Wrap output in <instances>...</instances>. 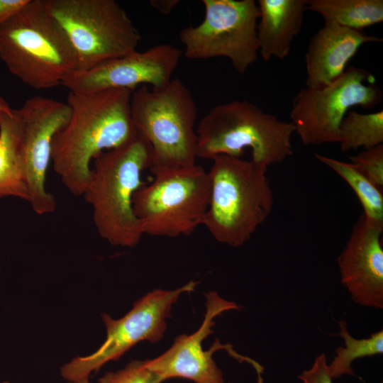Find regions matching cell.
<instances>
[{"instance_id":"obj_1","label":"cell","mask_w":383,"mask_h":383,"mask_svg":"<svg viewBox=\"0 0 383 383\" xmlns=\"http://www.w3.org/2000/svg\"><path fill=\"white\" fill-rule=\"evenodd\" d=\"M132 93L120 88L88 94L69 92L70 116L53 138L51 161L73 195H83L91 178L92 160L138 135L131 112Z\"/></svg>"},{"instance_id":"obj_2","label":"cell","mask_w":383,"mask_h":383,"mask_svg":"<svg viewBox=\"0 0 383 383\" xmlns=\"http://www.w3.org/2000/svg\"><path fill=\"white\" fill-rule=\"evenodd\" d=\"M83 194L91 206L99 235L111 245L133 248L143 233L135 216L133 197L144 183L143 170L150 167V144L138 135L119 148L101 152Z\"/></svg>"},{"instance_id":"obj_3","label":"cell","mask_w":383,"mask_h":383,"mask_svg":"<svg viewBox=\"0 0 383 383\" xmlns=\"http://www.w3.org/2000/svg\"><path fill=\"white\" fill-rule=\"evenodd\" d=\"M212 160L210 201L202 225L218 243L238 247L251 238L272 210L268 167L226 155Z\"/></svg>"},{"instance_id":"obj_4","label":"cell","mask_w":383,"mask_h":383,"mask_svg":"<svg viewBox=\"0 0 383 383\" xmlns=\"http://www.w3.org/2000/svg\"><path fill=\"white\" fill-rule=\"evenodd\" d=\"M0 58L13 75L38 90L61 85L78 69L70 42L43 0H29L0 24Z\"/></svg>"},{"instance_id":"obj_5","label":"cell","mask_w":383,"mask_h":383,"mask_svg":"<svg viewBox=\"0 0 383 383\" xmlns=\"http://www.w3.org/2000/svg\"><path fill=\"white\" fill-rule=\"evenodd\" d=\"M131 112L137 133L151 147L152 173L196 165L197 108L181 79L172 78L160 87L135 89Z\"/></svg>"},{"instance_id":"obj_6","label":"cell","mask_w":383,"mask_h":383,"mask_svg":"<svg viewBox=\"0 0 383 383\" xmlns=\"http://www.w3.org/2000/svg\"><path fill=\"white\" fill-rule=\"evenodd\" d=\"M196 132V157H241L250 148L252 161L269 167L293 155L294 125L247 100L214 106L199 121Z\"/></svg>"},{"instance_id":"obj_7","label":"cell","mask_w":383,"mask_h":383,"mask_svg":"<svg viewBox=\"0 0 383 383\" xmlns=\"http://www.w3.org/2000/svg\"><path fill=\"white\" fill-rule=\"evenodd\" d=\"M85 70L137 50L141 35L114 0H43Z\"/></svg>"},{"instance_id":"obj_8","label":"cell","mask_w":383,"mask_h":383,"mask_svg":"<svg viewBox=\"0 0 383 383\" xmlns=\"http://www.w3.org/2000/svg\"><path fill=\"white\" fill-rule=\"evenodd\" d=\"M152 174L153 181L142 185L133 197V211L143 235H189L203 224L208 210L209 172L194 165Z\"/></svg>"},{"instance_id":"obj_9","label":"cell","mask_w":383,"mask_h":383,"mask_svg":"<svg viewBox=\"0 0 383 383\" xmlns=\"http://www.w3.org/2000/svg\"><path fill=\"white\" fill-rule=\"evenodd\" d=\"M382 97L372 74L349 67L324 87L301 89L293 99L290 122L304 145L339 143V127L349 109L374 108Z\"/></svg>"},{"instance_id":"obj_10","label":"cell","mask_w":383,"mask_h":383,"mask_svg":"<svg viewBox=\"0 0 383 383\" xmlns=\"http://www.w3.org/2000/svg\"><path fill=\"white\" fill-rule=\"evenodd\" d=\"M202 3L203 21L179 32L184 56L189 60L226 57L237 72L244 74L259 54L257 4L254 0H203Z\"/></svg>"},{"instance_id":"obj_11","label":"cell","mask_w":383,"mask_h":383,"mask_svg":"<svg viewBox=\"0 0 383 383\" xmlns=\"http://www.w3.org/2000/svg\"><path fill=\"white\" fill-rule=\"evenodd\" d=\"M198 283L190 281L174 290L155 289L137 300L122 318L113 319L101 315L106 328V338L92 354L77 357L60 369L62 377L69 382L88 378L104 364L118 360L138 343H156L164 337L166 319L171 316L172 304L182 293L192 292Z\"/></svg>"},{"instance_id":"obj_12","label":"cell","mask_w":383,"mask_h":383,"mask_svg":"<svg viewBox=\"0 0 383 383\" xmlns=\"http://www.w3.org/2000/svg\"><path fill=\"white\" fill-rule=\"evenodd\" d=\"M23 123L22 158L29 194V204L38 215L53 212L56 201L47 191L45 179L51 161L55 134L68 122L70 108L67 103L35 96L18 109Z\"/></svg>"},{"instance_id":"obj_13","label":"cell","mask_w":383,"mask_h":383,"mask_svg":"<svg viewBox=\"0 0 383 383\" xmlns=\"http://www.w3.org/2000/svg\"><path fill=\"white\" fill-rule=\"evenodd\" d=\"M183 52L171 44H160L137 50L85 70H74L64 78L61 86L70 91L88 94L120 88L134 91L140 85L160 87L168 83Z\"/></svg>"},{"instance_id":"obj_14","label":"cell","mask_w":383,"mask_h":383,"mask_svg":"<svg viewBox=\"0 0 383 383\" xmlns=\"http://www.w3.org/2000/svg\"><path fill=\"white\" fill-rule=\"evenodd\" d=\"M206 313L199 329L191 335H178L172 346L160 356L145 360L146 366L165 381L174 377L184 378L195 383H225L223 373L213 359V354L225 349L234 358L245 361L255 369L260 364L235 352L230 345H223L216 339L210 349H203V341L213 331L214 318L222 313L238 310L239 306L226 300L216 292L206 294Z\"/></svg>"},{"instance_id":"obj_15","label":"cell","mask_w":383,"mask_h":383,"mask_svg":"<svg viewBox=\"0 0 383 383\" xmlns=\"http://www.w3.org/2000/svg\"><path fill=\"white\" fill-rule=\"evenodd\" d=\"M383 226L363 213L338 258L340 282L361 306L383 308Z\"/></svg>"},{"instance_id":"obj_16","label":"cell","mask_w":383,"mask_h":383,"mask_svg":"<svg viewBox=\"0 0 383 383\" xmlns=\"http://www.w3.org/2000/svg\"><path fill=\"white\" fill-rule=\"evenodd\" d=\"M382 41V38L362 30L324 23L311 38L305 54L306 87L318 89L330 84L345 72L363 44Z\"/></svg>"},{"instance_id":"obj_17","label":"cell","mask_w":383,"mask_h":383,"mask_svg":"<svg viewBox=\"0 0 383 383\" xmlns=\"http://www.w3.org/2000/svg\"><path fill=\"white\" fill-rule=\"evenodd\" d=\"M308 0H259L258 51L265 62L287 57L299 33Z\"/></svg>"},{"instance_id":"obj_18","label":"cell","mask_w":383,"mask_h":383,"mask_svg":"<svg viewBox=\"0 0 383 383\" xmlns=\"http://www.w3.org/2000/svg\"><path fill=\"white\" fill-rule=\"evenodd\" d=\"M22 135L19 109L0 112V199L12 196L28 202Z\"/></svg>"},{"instance_id":"obj_19","label":"cell","mask_w":383,"mask_h":383,"mask_svg":"<svg viewBox=\"0 0 383 383\" xmlns=\"http://www.w3.org/2000/svg\"><path fill=\"white\" fill-rule=\"evenodd\" d=\"M307 9L324 23L358 30L383 21L382 0H308Z\"/></svg>"},{"instance_id":"obj_20","label":"cell","mask_w":383,"mask_h":383,"mask_svg":"<svg viewBox=\"0 0 383 383\" xmlns=\"http://www.w3.org/2000/svg\"><path fill=\"white\" fill-rule=\"evenodd\" d=\"M315 157L326 165L352 188L357 196L363 214L368 218L383 226V195L382 190L370 181L351 162H345L318 153Z\"/></svg>"},{"instance_id":"obj_21","label":"cell","mask_w":383,"mask_h":383,"mask_svg":"<svg viewBox=\"0 0 383 383\" xmlns=\"http://www.w3.org/2000/svg\"><path fill=\"white\" fill-rule=\"evenodd\" d=\"M341 151L374 148L383 143V111L360 113L348 111L339 127Z\"/></svg>"},{"instance_id":"obj_22","label":"cell","mask_w":383,"mask_h":383,"mask_svg":"<svg viewBox=\"0 0 383 383\" xmlns=\"http://www.w3.org/2000/svg\"><path fill=\"white\" fill-rule=\"evenodd\" d=\"M338 325V335L343 338L345 346L338 347L335 355L331 363H328V372L333 380L343 375L355 376L352 363L355 360L383 353L382 329L367 338L357 339L349 333L345 321H340Z\"/></svg>"},{"instance_id":"obj_23","label":"cell","mask_w":383,"mask_h":383,"mask_svg":"<svg viewBox=\"0 0 383 383\" xmlns=\"http://www.w3.org/2000/svg\"><path fill=\"white\" fill-rule=\"evenodd\" d=\"M162 378L150 370L145 360H134L123 369L106 373L99 383H162Z\"/></svg>"},{"instance_id":"obj_24","label":"cell","mask_w":383,"mask_h":383,"mask_svg":"<svg viewBox=\"0 0 383 383\" xmlns=\"http://www.w3.org/2000/svg\"><path fill=\"white\" fill-rule=\"evenodd\" d=\"M350 162L374 185L383 188V145L364 150L356 155L350 156Z\"/></svg>"},{"instance_id":"obj_25","label":"cell","mask_w":383,"mask_h":383,"mask_svg":"<svg viewBox=\"0 0 383 383\" xmlns=\"http://www.w3.org/2000/svg\"><path fill=\"white\" fill-rule=\"evenodd\" d=\"M298 377L302 383H333L325 353L316 357L312 365L304 370Z\"/></svg>"},{"instance_id":"obj_26","label":"cell","mask_w":383,"mask_h":383,"mask_svg":"<svg viewBox=\"0 0 383 383\" xmlns=\"http://www.w3.org/2000/svg\"><path fill=\"white\" fill-rule=\"evenodd\" d=\"M29 0H0V24L5 22L22 8Z\"/></svg>"},{"instance_id":"obj_27","label":"cell","mask_w":383,"mask_h":383,"mask_svg":"<svg viewBox=\"0 0 383 383\" xmlns=\"http://www.w3.org/2000/svg\"><path fill=\"white\" fill-rule=\"evenodd\" d=\"M179 3V0H151L150 4L152 8L163 14H170L173 9Z\"/></svg>"},{"instance_id":"obj_28","label":"cell","mask_w":383,"mask_h":383,"mask_svg":"<svg viewBox=\"0 0 383 383\" xmlns=\"http://www.w3.org/2000/svg\"><path fill=\"white\" fill-rule=\"evenodd\" d=\"M12 109L8 101L0 95V112L9 111Z\"/></svg>"},{"instance_id":"obj_29","label":"cell","mask_w":383,"mask_h":383,"mask_svg":"<svg viewBox=\"0 0 383 383\" xmlns=\"http://www.w3.org/2000/svg\"><path fill=\"white\" fill-rule=\"evenodd\" d=\"M69 383H89L88 378L69 382Z\"/></svg>"},{"instance_id":"obj_30","label":"cell","mask_w":383,"mask_h":383,"mask_svg":"<svg viewBox=\"0 0 383 383\" xmlns=\"http://www.w3.org/2000/svg\"><path fill=\"white\" fill-rule=\"evenodd\" d=\"M4 383H9V382H4Z\"/></svg>"}]
</instances>
